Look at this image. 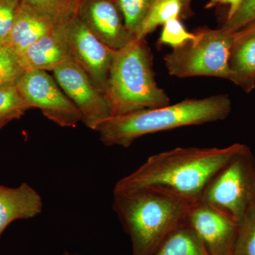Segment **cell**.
I'll return each mask as SVG.
<instances>
[{"label": "cell", "instance_id": "obj_1", "mask_svg": "<svg viewBox=\"0 0 255 255\" xmlns=\"http://www.w3.org/2000/svg\"><path fill=\"white\" fill-rule=\"evenodd\" d=\"M245 145L234 143L225 147H176L159 152L119 179L114 192L152 188L194 204L201 201L215 176Z\"/></svg>", "mask_w": 255, "mask_h": 255}, {"label": "cell", "instance_id": "obj_2", "mask_svg": "<svg viewBox=\"0 0 255 255\" xmlns=\"http://www.w3.org/2000/svg\"><path fill=\"white\" fill-rule=\"evenodd\" d=\"M112 206L132 243V255H152L187 223L193 203L160 189L113 192Z\"/></svg>", "mask_w": 255, "mask_h": 255}, {"label": "cell", "instance_id": "obj_3", "mask_svg": "<svg viewBox=\"0 0 255 255\" xmlns=\"http://www.w3.org/2000/svg\"><path fill=\"white\" fill-rule=\"evenodd\" d=\"M231 110L228 95L187 99L174 105L111 117L97 131L104 145L128 147L148 134L224 120Z\"/></svg>", "mask_w": 255, "mask_h": 255}, {"label": "cell", "instance_id": "obj_4", "mask_svg": "<svg viewBox=\"0 0 255 255\" xmlns=\"http://www.w3.org/2000/svg\"><path fill=\"white\" fill-rule=\"evenodd\" d=\"M105 97L112 117L170 105L156 82L153 56L145 39L134 38L115 50Z\"/></svg>", "mask_w": 255, "mask_h": 255}, {"label": "cell", "instance_id": "obj_5", "mask_svg": "<svg viewBox=\"0 0 255 255\" xmlns=\"http://www.w3.org/2000/svg\"><path fill=\"white\" fill-rule=\"evenodd\" d=\"M236 32L201 28L194 39L165 55L164 65L171 76L179 78L213 77L230 80V51Z\"/></svg>", "mask_w": 255, "mask_h": 255}, {"label": "cell", "instance_id": "obj_6", "mask_svg": "<svg viewBox=\"0 0 255 255\" xmlns=\"http://www.w3.org/2000/svg\"><path fill=\"white\" fill-rule=\"evenodd\" d=\"M201 201L238 223L255 204V157L248 146L212 179Z\"/></svg>", "mask_w": 255, "mask_h": 255}, {"label": "cell", "instance_id": "obj_7", "mask_svg": "<svg viewBox=\"0 0 255 255\" xmlns=\"http://www.w3.org/2000/svg\"><path fill=\"white\" fill-rule=\"evenodd\" d=\"M56 26L71 59L105 95L115 50L101 42L77 16Z\"/></svg>", "mask_w": 255, "mask_h": 255}, {"label": "cell", "instance_id": "obj_8", "mask_svg": "<svg viewBox=\"0 0 255 255\" xmlns=\"http://www.w3.org/2000/svg\"><path fill=\"white\" fill-rule=\"evenodd\" d=\"M16 86L30 108L39 109L45 117L61 127H75L82 122L80 111L58 82L46 71H25Z\"/></svg>", "mask_w": 255, "mask_h": 255}, {"label": "cell", "instance_id": "obj_9", "mask_svg": "<svg viewBox=\"0 0 255 255\" xmlns=\"http://www.w3.org/2000/svg\"><path fill=\"white\" fill-rule=\"evenodd\" d=\"M53 73L64 93L80 111L82 122L89 128L97 131L100 126L112 117L105 95L72 59L60 64Z\"/></svg>", "mask_w": 255, "mask_h": 255}, {"label": "cell", "instance_id": "obj_10", "mask_svg": "<svg viewBox=\"0 0 255 255\" xmlns=\"http://www.w3.org/2000/svg\"><path fill=\"white\" fill-rule=\"evenodd\" d=\"M187 224L211 255H235L238 225L219 210L199 201L191 206Z\"/></svg>", "mask_w": 255, "mask_h": 255}, {"label": "cell", "instance_id": "obj_11", "mask_svg": "<svg viewBox=\"0 0 255 255\" xmlns=\"http://www.w3.org/2000/svg\"><path fill=\"white\" fill-rule=\"evenodd\" d=\"M77 16L111 49H121L135 38L126 27L115 0H81Z\"/></svg>", "mask_w": 255, "mask_h": 255}, {"label": "cell", "instance_id": "obj_12", "mask_svg": "<svg viewBox=\"0 0 255 255\" xmlns=\"http://www.w3.org/2000/svg\"><path fill=\"white\" fill-rule=\"evenodd\" d=\"M228 68L230 81L247 93L255 88V22L235 33Z\"/></svg>", "mask_w": 255, "mask_h": 255}, {"label": "cell", "instance_id": "obj_13", "mask_svg": "<svg viewBox=\"0 0 255 255\" xmlns=\"http://www.w3.org/2000/svg\"><path fill=\"white\" fill-rule=\"evenodd\" d=\"M43 206L41 196L27 183L14 188L0 185V237L11 223L36 217Z\"/></svg>", "mask_w": 255, "mask_h": 255}, {"label": "cell", "instance_id": "obj_14", "mask_svg": "<svg viewBox=\"0 0 255 255\" xmlns=\"http://www.w3.org/2000/svg\"><path fill=\"white\" fill-rule=\"evenodd\" d=\"M51 20L24 3H20L5 46L20 55L28 47L54 29Z\"/></svg>", "mask_w": 255, "mask_h": 255}, {"label": "cell", "instance_id": "obj_15", "mask_svg": "<svg viewBox=\"0 0 255 255\" xmlns=\"http://www.w3.org/2000/svg\"><path fill=\"white\" fill-rule=\"evenodd\" d=\"M71 59L68 48L55 26L54 29L18 55L20 65L24 71H53L55 68Z\"/></svg>", "mask_w": 255, "mask_h": 255}, {"label": "cell", "instance_id": "obj_16", "mask_svg": "<svg viewBox=\"0 0 255 255\" xmlns=\"http://www.w3.org/2000/svg\"><path fill=\"white\" fill-rule=\"evenodd\" d=\"M152 255H211L195 233L186 223L172 233Z\"/></svg>", "mask_w": 255, "mask_h": 255}, {"label": "cell", "instance_id": "obj_17", "mask_svg": "<svg viewBox=\"0 0 255 255\" xmlns=\"http://www.w3.org/2000/svg\"><path fill=\"white\" fill-rule=\"evenodd\" d=\"M182 0H155L142 21L135 39H145L159 25L163 26L172 18H182Z\"/></svg>", "mask_w": 255, "mask_h": 255}, {"label": "cell", "instance_id": "obj_18", "mask_svg": "<svg viewBox=\"0 0 255 255\" xmlns=\"http://www.w3.org/2000/svg\"><path fill=\"white\" fill-rule=\"evenodd\" d=\"M81 0H21L55 25L70 21L77 16Z\"/></svg>", "mask_w": 255, "mask_h": 255}, {"label": "cell", "instance_id": "obj_19", "mask_svg": "<svg viewBox=\"0 0 255 255\" xmlns=\"http://www.w3.org/2000/svg\"><path fill=\"white\" fill-rule=\"evenodd\" d=\"M16 85L0 88V128L30 110Z\"/></svg>", "mask_w": 255, "mask_h": 255}, {"label": "cell", "instance_id": "obj_20", "mask_svg": "<svg viewBox=\"0 0 255 255\" xmlns=\"http://www.w3.org/2000/svg\"><path fill=\"white\" fill-rule=\"evenodd\" d=\"M155 0H115L124 24L134 37Z\"/></svg>", "mask_w": 255, "mask_h": 255}, {"label": "cell", "instance_id": "obj_21", "mask_svg": "<svg viewBox=\"0 0 255 255\" xmlns=\"http://www.w3.org/2000/svg\"><path fill=\"white\" fill-rule=\"evenodd\" d=\"M235 255H255V204L238 223Z\"/></svg>", "mask_w": 255, "mask_h": 255}, {"label": "cell", "instance_id": "obj_22", "mask_svg": "<svg viewBox=\"0 0 255 255\" xmlns=\"http://www.w3.org/2000/svg\"><path fill=\"white\" fill-rule=\"evenodd\" d=\"M18 56L6 46H0V88L16 85L24 73Z\"/></svg>", "mask_w": 255, "mask_h": 255}, {"label": "cell", "instance_id": "obj_23", "mask_svg": "<svg viewBox=\"0 0 255 255\" xmlns=\"http://www.w3.org/2000/svg\"><path fill=\"white\" fill-rule=\"evenodd\" d=\"M195 37V33L188 31L179 18H172L163 25L157 45L177 48Z\"/></svg>", "mask_w": 255, "mask_h": 255}, {"label": "cell", "instance_id": "obj_24", "mask_svg": "<svg viewBox=\"0 0 255 255\" xmlns=\"http://www.w3.org/2000/svg\"><path fill=\"white\" fill-rule=\"evenodd\" d=\"M254 22L255 0H244L234 15L226 19L222 28L234 33Z\"/></svg>", "mask_w": 255, "mask_h": 255}, {"label": "cell", "instance_id": "obj_25", "mask_svg": "<svg viewBox=\"0 0 255 255\" xmlns=\"http://www.w3.org/2000/svg\"><path fill=\"white\" fill-rule=\"evenodd\" d=\"M21 0H0V46H5Z\"/></svg>", "mask_w": 255, "mask_h": 255}, {"label": "cell", "instance_id": "obj_26", "mask_svg": "<svg viewBox=\"0 0 255 255\" xmlns=\"http://www.w3.org/2000/svg\"><path fill=\"white\" fill-rule=\"evenodd\" d=\"M243 1L244 0H209L206 5V9H210L219 5L228 4L230 6L227 16L228 19L237 11Z\"/></svg>", "mask_w": 255, "mask_h": 255}, {"label": "cell", "instance_id": "obj_27", "mask_svg": "<svg viewBox=\"0 0 255 255\" xmlns=\"http://www.w3.org/2000/svg\"><path fill=\"white\" fill-rule=\"evenodd\" d=\"M182 2L183 4L182 18H186L189 16V14L191 12L190 5L191 0H182Z\"/></svg>", "mask_w": 255, "mask_h": 255}, {"label": "cell", "instance_id": "obj_28", "mask_svg": "<svg viewBox=\"0 0 255 255\" xmlns=\"http://www.w3.org/2000/svg\"><path fill=\"white\" fill-rule=\"evenodd\" d=\"M63 255H80L75 254V253H68V252H66V253H64V254Z\"/></svg>", "mask_w": 255, "mask_h": 255}]
</instances>
